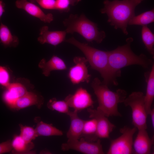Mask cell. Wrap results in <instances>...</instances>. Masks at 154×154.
I'll use <instances>...</instances> for the list:
<instances>
[{
    "label": "cell",
    "instance_id": "1f68e13d",
    "mask_svg": "<svg viewBox=\"0 0 154 154\" xmlns=\"http://www.w3.org/2000/svg\"><path fill=\"white\" fill-rule=\"evenodd\" d=\"M5 4L2 0H0V20L3 13L5 12Z\"/></svg>",
    "mask_w": 154,
    "mask_h": 154
},
{
    "label": "cell",
    "instance_id": "30bf717a",
    "mask_svg": "<svg viewBox=\"0 0 154 154\" xmlns=\"http://www.w3.org/2000/svg\"><path fill=\"white\" fill-rule=\"evenodd\" d=\"M69 107L78 112L86 108H93L94 101L90 94L85 89L80 87L73 94H69L64 100Z\"/></svg>",
    "mask_w": 154,
    "mask_h": 154
},
{
    "label": "cell",
    "instance_id": "83f0119b",
    "mask_svg": "<svg viewBox=\"0 0 154 154\" xmlns=\"http://www.w3.org/2000/svg\"><path fill=\"white\" fill-rule=\"evenodd\" d=\"M10 76L7 69L0 65V85L6 88L10 83Z\"/></svg>",
    "mask_w": 154,
    "mask_h": 154
},
{
    "label": "cell",
    "instance_id": "d6a6232c",
    "mask_svg": "<svg viewBox=\"0 0 154 154\" xmlns=\"http://www.w3.org/2000/svg\"><path fill=\"white\" fill-rule=\"evenodd\" d=\"M151 116L152 125L153 128L154 127V109H151L149 114Z\"/></svg>",
    "mask_w": 154,
    "mask_h": 154
},
{
    "label": "cell",
    "instance_id": "8992f818",
    "mask_svg": "<svg viewBox=\"0 0 154 154\" xmlns=\"http://www.w3.org/2000/svg\"><path fill=\"white\" fill-rule=\"evenodd\" d=\"M125 105L129 106L132 111V123L137 129H146L147 114L145 109L144 95L141 92H132L123 102Z\"/></svg>",
    "mask_w": 154,
    "mask_h": 154
},
{
    "label": "cell",
    "instance_id": "836d02e7",
    "mask_svg": "<svg viewBox=\"0 0 154 154\" xmlns=\"http://www.w3.org/2000/svg\"><path fill=\"white\" fill-rule=\"evenodd\" d=\"M70 5L74 6L76 5L81 0H69Z\"/></svg>",
    "mask_w": 154,
    "mask_h": 154
},
{
    "label": "cell",
    "instance_id": "cb8c5ba5",
    "mask_svg": "<svg viewBox=\"0 0 154 154\" xmlns=\"http://www.w3.org/2000/svg\"><path fill=\"white\" fill-rule=\"evenodd\" d=\"M154 21V10L144 12L139 15L134 16L129 21L128 25H136L142 26L147 25Z\"/></svg>",
    "mask_w": 154,
    "mask_h": 154
},
{
    "label": "cell",
    "instance_id": "7c38bea8",
    "mask_svg": "<svg viewBox=\"0 0 154 154\" xmlns=\"http://www.w3.org/2000/svg\"><path fill=\"white\" fill-rule=\"evenodd\" d=\"M15 5L18 8L24 10L30 15L44 23H50L54 19L52 14H45L38 6L27 0H17Z\"/></svg>",
    "mask_w": 154,
    "mask_h": 154
},
{
    "label": "cell",
    "instance_id": "277c9868",
    "mask_svg": "<svg viewBox=\"0 0 154 154\" xmlns=\"http://www.w3.org/2000/svg\"><path fill=\"white\" fill-rule=\"evenodd\" d=\"M91 86L97 99L98 106L97 109L108 117L121 116L118 111V105L123 102L127 95L126 91L119 89L113 92L97 77L93 80Z\"/></svg>",
    "mask_w": 154,
    "mask_h": 154
},
{
    "label": "cell",
    "instance_id": "7402d4cb",
    "mask_svg": "<svg viewBox=\"0 0 154 154\" xmlns=\"http://www.w3.org/2000/svg\"><path fill=\"white\" fill-rule=\"evenodd\" d=\"M35 129L37 137L40 136H61L63 135L62 131L54 126L52 124H48L42 121L38 123Z\"/></svg>",
    "mask_w": 154,
    "mask_h": 154
},
{
    "label": "cell",
    "instance_id": "d6986e66",
    "mask_svg": "<svg viewBox=\"0 0 154 154\" xmlns=\"http://www.w3.org/2000/svg\"><path fill=\"white\" fill-rule=\"evenodd\" d=\"M147 81L146 92L144 95V102L146 110L149 115L151 110V107L154 98V65L151 67Z\"/></svg>",
    "mask_w": 154,
    "mask_h": 154
},
{
    "label": "cell",
    "instance_id": "5bb4252c",
    "mask_svg": "<svg viewBox=\"0 0 154 154\" xmlns=\"http://www.w3.org/2000/svg\"><path fill=\"white\" fill-rule=\"evenodd\" d=\"M67 33L66 31H51L47 26H44L40 29L38 41L41 44L48 43L56 46L65 41Z\"/></svg>",
    "mask_w": 154,
    "mask_h": 154
},
{
    "label": "cell",
    "instance_id": "8fae6325",
    "mask_svg": "<svg viewBox=\"0 0 154 154\" xmlns=\"http://www.w3.org/2000/svg\"><path fill=\"white\" fill-rule=\"evenodd\" d=\"M89 117L95 119L97 122V135L99 139L108 138L115 125L111 122L107 117L98 110L87 109Z\"/></svg>",
    "mask_w": 154,
    "mask_h": 154
},
{
    "label": "cell",
    "instance_id": "9c48e42d",
    "mask_svg": "<svg viewBox=\"0 0 154 154\" xmlns=\"http://www.w3.org/2000/svg\"><path fill=\"white\" fill-rule=\"evenodd\" d=\"M74 65L70 68L68 76L74 85L81 82L88 83L91 75L88 73L87 64L88 60L85 57H75L73 59Z\"/></svg>",
    "mask_w": 154,
    "mask_h": 154
},
{
    "label": "cell",
    "instance_id": "ac0fdd59",
    "mask_svg": "<svg viewBox=\"0 0 154 154\" xmlns=\"http://www.w3.org/2000/svg\"><path fill=\"white\" fill-rule=\"evenodd\" d=\"M38 66L42 70V74L46 77H48L52 71L64 70L67 68L64 61L54 55L47 61L45 59H42L39 63Z\"/></svg>",
    "mask_w": 154,
    "mask_h": 154
},
{
    "label": "cell",
    "instance_id": "ba28073f",
    "mask_svg": "<svg viewBox=\"0 0 154 154\" xmlns=\"http://www.w3.org/2000/svg\"><path fill=\"white\" fill-rule=\"evenodd\" d=\"M64 151L72 149L85 154H104L100 139L94 142L86 141L83 137L74 141H67L61 145Z\"/></svg>",
    "mask_w": 154,
    "mask_h": 154
},
{
    "label": "cell",
    "instance_id": "52a82bcc",
    "mask_svg": "<svg viewBox=\"0 0 154 154\" xmlns=\"http://www.w3.org/2000/svg\"><path fill=\"white\" fill-rule=\"evenodd\" d=\"M137 129L125 126L120 129L121 135L111 141L107 154H131L133 153V138Z\"/></svg>",
    "mask_w": 154,
    "mask_h": 154
},
{
    "label": "cell",
    "instance_id": "4316f807",
    "mask_svg": "<svg viewBox=\"0 0 154 154\" xmlns=\"http://www.w3.org/2000/svg\"><path fill=\"white\" fill-rule=\"evenodd\" d=\"M21 133L20 135L27 143H30L32 141L37 137L35 129L33 127L22 125H19Z\"/></svg>",
    "mask_w": 154,
    "mask_h": 154
},
{
    "label": "cell",
    "instance_id": "9a60e30c",
    "mask_svg": "<svg viewBox=\"0 0 154 154\" xmlns=\"http://www.w3.org/2000/svg\"><path fill=\"white\" fill-rule=\"evenodd\" d=\"M27 91L26 88L21 83H10L6 87L2 98L4 102L11 108L16 101Z\"/></svg>",
    "mask_w": 154,
    "mask_h": 154
},
{
    "label": "cell",
    "instance_id": "e0dca14e",
    "mask_svg": "<svg viewBox=\"0 0 154 154\" xmlns=\"http://www.w3.org/2000/svg\"><path fill=\"white\" fill-rule=\"evenodd\" d=\"M43 102V98L41 96L33 92L27 91L16 101L11 108L19 110L33 105H36L40 108Z\"/></svg>",
    "mask_w": 154,
    "mask_h": 154
},
{
    "label": "cell",
    "instance_id": "3957f363",
    "mask_svg": "<svg viewBox=\"0 0 154 154\" xmlns=\"http://www.w3.org/2000/svg\"><path fill=\"white\" fill-rule=\"evenodd\" d=\"M67 42L78 48L83 53L93 69L98 71L103 78L102 82L108 86L110 84L118 85L117 81L113 78L110 70L108 51L102 50L81 42L74 37L66 39Z\"/></svg>",
    "mask_w": 154,
    "mask_h": 154
},
{
    "label": "cell",
    "instance_id": "484cf974",
    "mask_svg": "<svg viewBox=\"0 0 154 154\" xmlns=\"http://www.w3.org/2000/svg\"><path fill=\"white\" fill-rule=\"evenodd\" d=\"M48 108L52 110H56L59 112L67 114L69 111V107L64 100H57L55 98H52L48 102Z\"/></svg>",
    "mask_w": 154,
    "mask_h": 154
},
{
    "label": "cell",
    "instance_id": "5b68a950",
    "mask_svg": "<svg viewBox=\"0 0 154 154\" xmlns=\"http://www.w3.org/2000/svg\"><path fill=\"white\" fill-rule=\"evenodd\" d=\"M67 33H77L88 42L101 43L106 37L105 32L100 31L97 25L88 19L83 14H70L63 22Z\"/></svg>",
    "mask_w": 154,
    "mask_h": 154
},
{
    "label": "cell",
    "instance_id": "4dcf8cb0",
    "mask_svg": "<svg viewBox=\"0 0 154 154\" xmlns=\"http://www.w3.org/2000/svg\"><path fill=\"white\" fill-rule=\"evenodd\" d=\"M12 149L11 141L10 139L0 143V154L9 152Z\"/></svg>",
    "mask_w": 154,
    "mask_h": 154
},
{
    "label": "cell",
    "instance_id": "7a4b0ae2",
    "mask_svg": "<svg viewBox=\"0 0 154 154\" xmlns=\"http://www.w3.org/2000/svg\"><path fill=\"white\" fill-rule=\"evenodd\" d=\"M140 0H105L104 7L100 10L108 17V22L115 29H120L125 35L128 34L127 27L130 19L135 15V7Z\"/></svg>",
    "mask_w": 154,
    "mask_h": 154
},
{
    "label": "cell",
    "instance_id": "44dd1931",
    "mask_svg": "<svg viewBox=\"0 0 154 154\" xmlns=\"http://www.w3.org/2000/svg\"><path fill=\"white\" fill-rule=\"evenodd\" d=\"M81 137L90 142L96 141L100 139L97 136V122L95 119L84 121Z\"/></svg>",
    "mask_w": 154,
    "mask_h": 154
},
{
    "label": "cell",
    "instance_id": "6da1fadb",
    "mask_svg": "<svg viewBox=\"0 0 154 154\" xmlns=\"http://www.w3.org/2000/svg\"><path fill=\"white\" fill-rule=\"evenodd\" d=\"M133 41V38H128L126 39L125 44L108 51L110 70L113 78L116 81L117 78L121 76V69L123 67L138 65L143 68H149L154 64L153 61L144 54L138 55L132 51L131 44Z\"/></svg>",
    "mask_w": 154,
    "mask_h": 154
},
{
    "label": "cell",
    "instance_id": "e575fe53",
    "mask_svg": "<svg viewBox=\"0 0 154 154\" xmlns=\"http://www.w3.org/2000/svg\"><path fill=\"white\" fill-rule=\"evenodd\" d=\"M141 0V1H142L143 0Z\"/></svg>",
    "mask_w": 154,
    "mask_h": 154
},
{
    "label": "cell",
    "instance_id": "d4e9b609",
    "mask_svg": "<svg viewBox=\"0 0 154 154\" xmlns=\"http://www.w3.org/2000/svg\"><path fill=\"white\" fill-rule=\"evenodd\" d=\"M141 35L142 41L149 52L154 54V35L147 25L143 26Z\"/></svg>",
    "mask_w": 154,
    "mask_h": 154
},
{
    "label": "cell",
    "instance_id": "ffe728a7",
    "mask_svg": "<svg viewBox=\"0 0 154 154\" xmlns=\"http://www.w3.org/2000/svg\"><path fill=\"white\" fill-rule=\"evenodd\" d=\"M0 42L5 47H16L19 44L18 38L12 34L6 25L1 23L0 25Z\"/></svg>",
    "mask_w": 154,
    "mask_h": 154
},
{
    "label": "cell",
    "instance_id": "603a6c76",
    "mask_svg": "<svg viewBox=\"0 0 154 154\" xmlns=\"http://www.w3.org/2000/svg\"><path fill=\"white\" fill-rule=\"evenodd\" d=\"M12 152L17 153H25L29 152L34 147L33 143L26 142L20 136L15 135L11 141Z\"/></svg>",
    "mask_w": 154,
    "mask_h": 154
},
{
    "label": "cell",
    "instance_id": "2e32d148",
    "mask_svg": "<svg viewBox=\"0 0 154 154\" xmlns=\"http://www.w3.org/2000/svg\"><path fill=\"white\" fill-rule=\"evenodd\" d=\"M76 111H69L67 114L70 119L69 128L66 133L67 141L79 139L81 137L85 120L78 116Z\"/></svg>",
    "mask_w": 154,
    "mask_h": 154
},
{
    "label": "cell",
    "instance_id": "4fadbf2b",
    "mask_svg": "<svg viewBox=\"0 0 154 154\" xmlns=\"http://www.w3.org/2000/svg\"><path fill=\"white\" fill-rule=\"evenodd\" d=\"M138 133L133 143V153L136 154H149L154 141L151 139L146 129L138 130Z\"/></svg>",
    "mask_w": 154,
    "mask_h": 154
},
{
    "label": "cell",
    "instance_id": "f546056e",
    "mask_svg": "<svg viewBox=\"0 0 154 154\" xmlns=\"http://www.w3.org/2000/svg\"><path fill=\"white\" fill-rule=\"evenodd\" d=\"M70 5L69 0H56L55 10L60 12H68Z\"/></svg>",
    "mask_w": 154,
    "mask_h": 154
},
{
    "label": "cell",
    "instance_id": "f1b7e54d",
    "mask_svg": "<svg viewBox=\"0 0 154 154\" xmlns=\"http://www.w3.org/2000/svg\"><path fill=\"white\" fill-rule=\"evenodd\" d=\"M56 0H29L34 3H37L42 8L49 10H55Z\"/></svg>",
    "mask_w": 154,
    "mask_h": 154
}]
</instances>
